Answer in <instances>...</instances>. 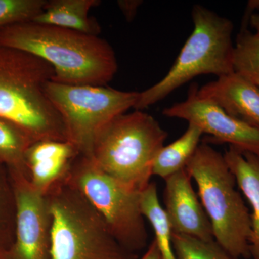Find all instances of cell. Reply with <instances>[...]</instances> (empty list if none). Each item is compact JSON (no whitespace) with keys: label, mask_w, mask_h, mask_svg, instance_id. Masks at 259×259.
Listing matches in <instances>:
<instances>
[{"label":"cell","mask_w":259,"mask_h":259,"mask_svg":"<svg viewBox=\"0 0 259 259\" xmlns=\"http://www.w3.org/2000/svg\"><path fill=\"white\" fill-rule=\"evenodd\" d=\"M0 45L47 61L54 70L53 81L64 84L105 87L118 68L115 51L105 39L47 24L0 28Z\"/></svg>","instance_id":"cell-1"},{"label":"cell","mask_w":259,"mask_h":259,"mask_svg":"<svg viewBox=\"0 0 259 259\" xmlns=\"http://www.w3.org/2000/svg\"><path fill=\"white\" fill-rule=\"evenodd\" d=\"M54 77L47 61L0 45V117L21 127L34 141H68L60 115L46 93Z\"/></svg>","instance_id":"cell-2"},{"label":"cell","mask_w":259,"mask_h":259,"mask_svg":"<svg viewBox=\"0 0 259 259\" xmlns=\"http://www.w3.org/2000/svg\"><path fill=\"white\" fill-rule=\"evenodd\" d=\"M186 169L197 184L214 241L236 258H250V213L224 155L207 144H199Z\"/></svg>","instance_id":"cell-3"},{"label":"cell","mask_w":259,"mask_h":259,"mask_svg":"<svg viewBox=\"0 0 259 259\" xmlns=\"http://www.w3.org/2000/svg\"><path fill=\"white\" fill-rule=\"evenodd\" d=\"M168 133L142 110L119 116L97 136L88 157L102 171L135 190L151 182L153 161Z\"/></svg>","instance_id":"cell-4"},{"label":"cell","mask_w":259,"mask_h":259,"mask_svg":"<svg viewBox=\"0 0 259 259\" xmlns=\"http://www.w3.org/2000/svg\"><path fill=\"white\" fill-rule=\"evenodd\" d=\"M192 15L193 31L175 64L161 81L139 93L135 110L157 103L199 75L219 78L234 72L231 20L199 5H194Z\"/></svg>","instance_id":"cell-5"},{"label":"cell","mask_w":259,"mask_h":259,"mask_svg":"<svg viewBox=\"0 0 259 259\" xmlns=\"http://www.w3.org/2000/svg\"><path fill=\"white\" fill-rule=\"evenodd\" d=\"M51 259H137L120 244L88 199L64 179L48 191Z\"/></svg>","instance_id":"cell-6"},{"label":"cell","mask_w":259,"mask_h":259,"mask_svg":"<svg viewBox=\"0 0 259 259\" xmlns=\"http://www.w3.org/2000/svg\"><path fill=\"white\" fill-rule=\"evenodd\" d=\"M65 180L85 197L106 223L115 239L131 253L146 248L148 232L141 208V191L131 188L79 154Z\"/></svg>","instance_id":"cell-7"},{"label":"cell","mask_w":259,"mask_h":259,"mask_svg":"<svg viewBox=\"0 0 259 259\" xmlns=\"http://www.w3.org/2000/svg\"><path fill=\"white\" fill-rule=\"evenodd\" d=\"M46 93L60 115L67 141L88 156L99 134L119 116L134 108L138 92L105 86L64 84L50 81Z\"/></svg>","instance_id":"cell-8"},{"label":"cell","mask_w":259,"mask_h":259,"mask_svg":"<svg viewBox=\"0 0 259 259\" xmlns=\"http://www.w3.org/2000/svg\"><path fill=\"white\" fill-rule=\"evenodd\" d=\"M9 172L16 206L10 253L14 259H51L52 214L47 195L32 185L26 172Z\"/></svg>","instance_id":"cell-9"},{"label":"cell","mask_w":259,"mask_h":259,"mask_svg":"<svg viewBox=\"0 0 259 259\" xmlns=\"http://www.w3.org/2000/svg\"><path fill=\"white\" fill-rule=\"evenodd\" d=\"M197 91L194 85L185 101L166 107L162 114L187 121L218 142L229 144L230 147L259 158V127L230 115L214 102L198 96Z\"/></svg>","instance_id":"cell-10"},{"label":"cell","mask_w":259,"mask_h":259,"mask_svg":"<svg viewBox=\"0 0 259 259\" xmlns=\"http://www.w3.org/2000/svg\"><path fill=\"white\" fill-rule=\"evenodd\" d=\"M164 180L163 209L173 233L204 241L214 240L209 218L186 168Z\"/></svg>","instance_id":"cell-11"},{"label":"cell","mask_w":259,"mask_h":259,"mask_svg":"<svg viewBox=\"0 0 259 259\" xmlns=\"http://www.w3.org/2000/svg\"><path fill=\"white\" fill-rule=\"evenodd\" d=\"M197 95L230 115L259 127V87L236 72L197 89Z\"/></svg>","instance_id":"cell-12"},{"label":"cell","mask_w":259,"mask_h":259,"mask_svg":"<svg viewBox=\"0 0 259 259\" xmlns=\"http://www.w3.org/2000/svg\"><path fill=\"white\" fill-rule=\"evenodd\" d=\"M79 154L69 141H35L25 153L29 180L35 188L47 194L53 186L64 180Z\"/></svg>","instance_id":"cell-13"},{"label":"cell","mask_w":259,"mask_h":259,"mask_svg":"<svg viewBox=\"0 0 259 259\" xmlns=\"http://www.w3.org/2000/svg\"><path fill=\"white\" fill-rule=\"evenodd\" d=\"M223 155L236 178L237 185L251 207L250 256L259 259V158L233 147Z\"/></svg>","instance_id":"cell-14"},{"label":"cell","mask_w":259,"mask_h":259,"mask_svg":"<svg viewBox=\"0 0 259 259\" xmlns=\"http://www.w3.org/2000/svg\"><path fill=\"white\" fill-rule=\"evenodd\" d=\"M100 4L98 0H50L32 22L99 35L100 25L89 17V13Z\"/></svg>","instance_id":"cell-15"},{"label":"cell","mask_w":259,"mask_h":259,"mask_svg":"<svg viewBox=\"0 0 259 259\" xmlns=\"http://www.w3.org/2000/svg\"><path fill=\"white\" fill-rule=\"evenodd\" d=\"M203 134L197 125L189 123L181 137L168 146H163L156 155L153 163V176L166 180L185 168L198 148Z\"/></svg>","instance_id":"cell-16"},{"label":"cell","mask_w":259,"mask_h":259,"mask_svg":"<svg viewBox=\"0 0 259 259\" xmlns=\"http://www.w3.org/2000/svg\"><path fill=\"white\" fill-rule=\"evenodd\" d=\"M141 208L145 219L152 226L154 241L162 259H177L173 245V231L160 203L157 186L154 182L141 191Z\"/></svg>","instance_id":"cell-17"},{"label":"cell","mask_w":259,"mask_h":259,"mask_svg":"<svg viewBox=\"0 0 259 259\" xmlns=\"http://www.w3.org/2000/svg\"><path fill=\"white\" fill-rule=\"evenodd\" d=\"M35 141L21 127L0 117V163L27 173L25 153Z\"/></svg>","instance_id":"cell-18"},{"label":"cell","mask_w":259,"mask_h":259,"mask_svg":"<svg viewBox=\"0 0 259 259\" xmlns=\"http://www.w3.org/2000/svg\"><path fill=\"white\" fill-rule=\"evenodd\" d=\"M16 206L9 170L0 163V249L10 250L15 238Z\"/></svg>","instance_id":"cell-19"},{"label":"cell","mask_w":259,"mask_h":259,"mask_svg":"<svg viewBox=\"0 0 259 259\" xmlns=\"http://www.w3.org/2000/svg\"><path fill=\"white\" fill-rule=\"evenodd\" d=\"M233 69L251 82L259 83V36L241 30L233 50Z\"/></svg>","instance_id":"cell-20"},{"label":"cell","mask_w":259,"mask_h":259,"mask_svg":"<svg viewBox=\"0 0 259 259\" xmlns=\"http://www.w3.org/2000/svg\"><path fill=\"white\" fill-rule=\"evenodd\" d=\"M173 245L177 259H241L228 253L214 240L204 241L173 233Z\"/></svg>","instance_id":"cell-21"},{"label":"cell","mask_w":259,"mask_h":259,"mask_svg":"<svg viewBox=\"0 0 259 259\" xmlns=\"http://www.w3.org/2000/svg\"><path fill=\"white\" fill-rule=\"evenodd\" d=\"M47 0H0V28L32 21L44 11Z\"/></svg>","instance_id":"cell-22"},{"label":"cell","mask_w":259,"mask_h":259,"mask_svg":"<svg viewBox=\"0 0 259 259\" xmlns=\"http://www.w3.org/2000/svg\"><path fill=\"white\" fill-rule=\"evenodd\" d=\"M143 1L140 0H121L117 2V5L122 11L127 21H132L137 13Z\"/></svg>","instance_id":"cell-23"},{"label":"cell","mask_w":259,"mask_h":259,"mask_svg":"<svg viewBox=\"0 0 259 259\" xmlns=\"http://www.w3.org/2000/svg\"><path fill=\"white\" fill-rule=\"evenodd\" d=\"M140 259H162L157 245L154 240L150 243L147 250Z\"/></svg>","instance_id":"cell-24"},{"label":"cell","mask_w":259,"mask_h":259,"mask_svg":"<svg viewBox=\"0 0 259 259\" xmlns=\"http://www.w3.org/2000/svg\"><path fill=\"white\" fill-rule=\"evenodd\" d=\"M250 23L251 26L254 28L255 33L259 36V12L252 13L250 17Z\"/></svg>","instance_id":"cell-25"},{"label":"cell","mask_w":259,"mask_h":259,"mask_svg":"<svg viewBox=\"0 0 259 259\" xmlns=\"http://www.w3.org/2000/svg\"><path fill=\"white\" fill-rule=\"evenodd\" d=\"M248 5L250 10H258L259 12V0H250Z\"/></svg>","instance_id":"cell-26"},{"label":"cell","mask_w":259,"mask_h":259,"mask_svg":"<svg viewBox=\"0 0 259 259\" xmlns=\"http://www.w3.org/2000/svg\"><path fill=\"white\" fill-rule=\"evenodd\" d=\"M0 259H14L12 256L10 250L0 249Z\"/></svg>","instance_id":"cell-27"},{"label":"cell","mask_w":259,"mask_h":259,"mask_svg":"<svg viewBox=\"0 0 259 259\" xmlns=\"http://www.w3.org/2000/svg\"><path fill=\"white\" fill-rule=\"evenodd\" d=\"M257 85H258V86L259 87V83H258V84H257Z\"/></svg>","instance_id":"cell-28"}]
</instances>
